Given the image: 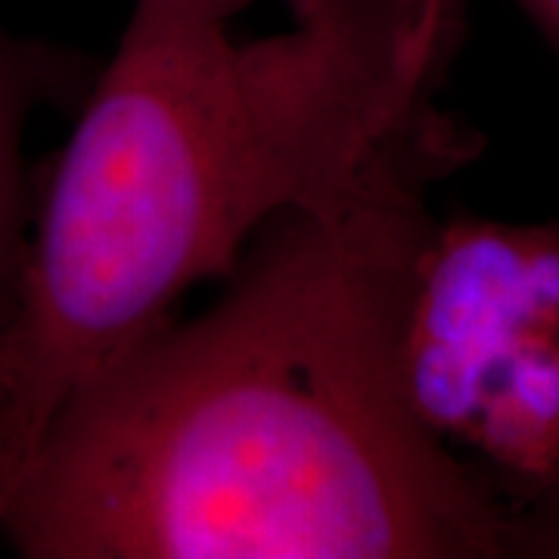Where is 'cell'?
<instances>
[{
    "mask_svg": "<svg viewBox=\"0 0 559 559\" xmlns=\"http://www.w3.org/2000/svg\"><path fill=\"white\" fill-rule=\"evenodd\" d=\"M559 60V0H516Z\"/></svg>",
    "mask_w": 559,
    "mask_h": 559,
    "instance_id": "6",
    "label": "cell"
},
{
    "mask_svg": "<svg viewBox=\"0 0 559 559\" xmlns=\"http://www.w3.org/2000/svg\"><path fill=\"white\" fill-rule=\"evenodd\" d=\"M249 0H134L35 200L0 330V503L69 395L439 116L463 0H380L237 38Z\"/></svg>",
    "mask_w": 559,
    "mask_h": 559,
    "instance_id": "2",
    "label": "cell"
},
{
    "mask_svg": "<svg viewBox=\"0 0 559 559\" xmlns=\"http://www.w3.org/2000/svg\"><path fill=\"white\" fill-rule=\"evenodd\" d=\"M401 364L426 432L520 510L559 476V218H436Z\"/></svg>",
    "mask_w": 559,
    "mask_h": 559,
    "instance_id": "3",
    "label": "cell"
},
{
    "mask_svg": "<svg viewBox=\"0 0 559 559\" xmlns=\"http://www.w3.org/2000/svg\"><path fill=\"white\" fill-rule=\"evenodd\" d=\"M441 109L271 221L200 318L79 385L0 507L25 559H500L516 513L419 423L401 364L429 190L479 153Z\"/></svg>",
    "mask_w": 559,
    "mask_h": 559,
    "instance_id": "1",
    "label": "cell"
},
{
    "mask_svg": "<svg viewBox=\"0 0 559 559\" xmlns=\"http://www.w3.org/2000/svg\"><path fill=\"white\" fill-rule=\"evenodd\" d=\"M53 66L47 53L0 25V330L13 314L28 255L35 197L25 171V128Z\"/></svg>",
    "mask_w": 559,
    "mask_h": 559,
    "instance_id": "4",
    "label": "cell"
},
{
    "mask_svg": "<svg viewBox=\"0 0 559 559\" xmlns=\"http://www.w3.org/2000/svg\"><path fill=\"white\" fill-rule=\"evenodd\" d=\"M516 557L559 559V476L516 510Z\"/></svg>",
    "mask_w": 559,
    "mask_h": 559,
    "instance_id": "5",
    "label": "cell"
},
{
    "mask_svg": "<svg viewBox=\"0 0 559 559\" xmlns=\"http://www.w3.org/2000/svg\"><path fill=\"white\" fill-rule=\"evenodd\" d=\"M293 13V20H318L326 13H340V10H355L367 3H380V0H283Z\"/></svg>",
    "mask_w": 559,
    "mask_h": 559,
    "instance_id": "7",
    "label": "cell"
}]
</instances>
